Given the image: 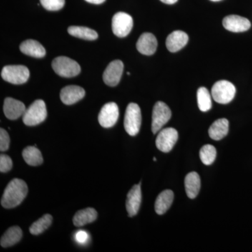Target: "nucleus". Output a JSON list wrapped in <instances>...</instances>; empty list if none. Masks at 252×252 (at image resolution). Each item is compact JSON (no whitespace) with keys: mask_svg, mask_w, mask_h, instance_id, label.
Returning <instances> with one entry per match:
<instances>
[{"mask_svg":"<svg viewBox=\"0 0 252 252\" xmlns=\"http://www.w3.org/2000/svg\"><path fill=\"white\" fill-rule=\"evenodd\" d=\"M28 185L20 179H14L5 189L1 199V206L6 209L17 207L27 196Z\"/></svg>","mask_w":252,"mask_h":252,"instance_id":"1","label":"nucleus"},{"mask_svg":"<svg viewBox=\"0 0 252 252\" xmlns=\"http://www.w3.org/2000/svg\"><path fill=\"white\" fill-rule=\"evenodd\" d=\"M47 117L45 102L42 99L34 101L26 109L23 115V122L28 126L39 125L44 122Z\"/></svg>","mask_w":252,"mask_h":252,"instance_id":"2","label":"nucleus"},{"mask_svg":"<svg viewBox=\"0 0 252 252\" xmlns=\"http://www.w3.org/2000/svg\"><path fill=\"white\" fill-rule=\"evenodd\" d=\"M142 124V113L138 104L130 103L126 108L124 118V127L126 132L130 136H135L139 133Z\"/></svg>","mask_w":252,"mask_h":252,"instance_id":"3","label":"nucleus"},{"mask_svg":"<svg viewBox=\"0 0 252 252\" xmlns=\"http://www.w3.org/2000/svg\"><path fill=\"white\" fill-rule=\"evenodd\" d=\"M52 67L56 74L63 77H76L81 72V67L78 63L66 56L56 58L53 61Z\"/></svg>","mask_w":252,"mask_h":252,"instance_id":"4","label":"nucleus"},{"mask_svg":"<svg viewBox=\"0 0 252 252\" xmlns=\"http://www.w3.org/2000/svg\"><path fill=\"white\" fill-rule=\"evenodd\" d=\"M235 93V86L228 81H219L212 86V97L220 104L229 103L234 98Z\"/></svg>","mask_w":252,"mask_h":252,"instance_id":"5","label":"nucleus"},{"mask_svg":"<svg viewBox=\"0 0 252 252\" xmlns=\"http://www.w3.org/2000/svg\"><path fill=\"white\" fill-rule=\"evenodd\" d=\"M1 76L7 82L20 85L27 82L30 77V71L24 65H6L3 67Z\"/></svg>","mask_w":252,"mask_h":252,"instance_id":"6","label":"nucleus"},{"mask_svg":"<svg viewBox=\"0 0 252 252\" xmlns=\"http://www.w3.org/2000/svg\"><path fill=\"white\" fill-rule=\"evenodd\" d=\"M172 117V112L168 106L162 102H157L154 105L152 113V130L157 134L169 122Z\"/></svg>","mask_w":252,"mask_h":252,"instance_id":"7","label":"nucleus"},{"mask_svg":"<svg viewBox=\"0 0 252 252\" xmlns=\"http://www.w3.org/2000/svg\"><path fill=\"white\" fill-rule=\"evenodd\" d=\"M112 31L118 37H125L130 34L133 27V19L125 12H118L113 16Z\"/></svg>","mask_w":252,"mask_h":252,"instance_id":"8","label":"nucleus"},{"mask_svg":"<svg viewBox=\"0 0 252 252\" xmlns=\"http://www.w3.org/2000/svg\"><path fill=\"white\" fill-rule=\"evenodd\" d=\"M178 140V132L173 127H167L159 131L156 140V145L158 150L168 153Z\"/></svg>","mask_w":252,"mask_h":252,"instance_id":"9","label":"nucleus"},{"mask_svg":"<svg viewBox=\"0 0 252 252\" xmlns=\"http://www.w3.org/2000/svg\"><path fill=\"white\" fill-rule=\"evenodd\" d=\"M119 117V110L115 102H108L104 104L98 115V122L102 127H112L117 124Z\"/></svg>","mask_w":252,"mask_h":252,"instance_id":"10","label":"nucleus"},{"mask_svg":"<svg viewBox=\"0 0 252 252\" xmlns=\"http://www.w3.org/2000/svg\"><path fill=\"white\" fill-rule=\"evenodd\" d=\"M124 67V63L119 60L109 63L103 73L104 82L112 87L117 86L122 77Z\"/></svg>","mask_w":252,"mask_h":252,"instance_id":"11","label":"nucleus"},{"mask_svg":"<svg viewBox=\"0 0 252 252\" xmlns=\"http://www.w3.org/2000/svg\"><path fill=\"white\" fill-rule=\"evenodd\" d=\"M142 203V190L141 183L132 187L127 195L126 207L128 216L132 217L138 213Z\"/></svg>","mask_w":252,"mask_h":252,"instance_id":"12","label":"nucleus"},{"mask_svg":"<svg viewBox=\"0 0 252 252\" xmlns=\"http://www.w3.org/2000/svg\"><path fill=\"white\" fill-rule=\"evenodd\" d=\"M223 26L227 31L233 32H243L251 28V23L248 18L237 15H230L223 18Z\"/></svg>","mask_w":252,"mask_h":252,"instance_id":"13","label":"nucleus"},{"mask_svg":"<svg viewBox=\"0 0 252 252\" xmlns=\"http://www.w3.org/2000/svg\"><path fill=\"white\" fill-rule=\"evenodd\" d=\"M85 94V90L83 88L79 86L71 85L63 88L60 95L63 103L72 105L84 98Z\"/></svg>","mask_w":252,"mask_h":252,"instance_id":"14","label":"nucleus"},{"mask_svg":"<svg viewBox=\"0 0 252 252\" xmlns=\"http://www.w3.org/2000/svg\"><path fill=\"white\" fill-rule=\"evenodd\" d=\"M3 109L4 115L10 120H16L23 116L26 110V106L22 102L12 97H6L4 99Z\"/></svg>","mask_w":252,"mask_h":252,"instance_id":"15","label":"nucleus"},{"mask_svg":"<svg viewBox=\"0 0 252 252\" xmlns=\"http://www.w3.org/2000/svg\"><path fill=\"white\" fill-rule=\"evenodd\" d=\"M158 41L156 36L152 33L142 34L137 42V51L145 56H152L157 51Z\"/></svg>","mask_w":252,"mask_h":252,"instance_id":"16","label":"nucleus"},{"mask_svg":"<svg viewBox=\"0 0 252 252\" xmlns=\"http://www.w3.org/2000/svg\"><path fill=\"white\" fill-rule=\"evenodd\" d=\"M189 41V36L185 32L176 31L172 32L167 37L165 44L167 49L172 53L177 52L183 49Z\"/></svg>","mask_w":252,"mask_h":252,"instance_id":"17","label":"nucleus"},{"mask_svg":"<svg viewBox=\"0 0 252 252\" xmlns=\"http://www.w3.org/2000/svg\"><path fill=\"white\" fill-rule=\"evenodd\" d=\"M20 50L23 54L31 57L41 59L46 55V50L40 43L33 39H28L20 45Z\"/></svg>","mask_w":252,"mask_h":252,"instance_id":"18","label":"nucleus"},{"mask_svg":"<svg viewBox=\"0 0 252 252\" xmlns=\"http://www.w3.org/2000/svg\"><path fill=\"white\" fill-rule=\"evenodd\" d=\"M228 128H229V122L227 119H218L215 121L209 128V135L212 140H221L228 134Z\"/></svg>","mask_w":252,"mask_h":252,"instance_id":"19","label":"nucleus"},{"mask_svg":"<svg viewBox=\"0 0 252 252\" xmlns=\"http://www.w3.org/2000/svg\"><path fill=\"white\" fill-rule=\"evenodd\" d=\"M185 185L187 196L190 199L195 198L198 195L199 191H200V176L197 172H190L186 176Z\"/></svg>","mask_w":252,"mask_h":252,"instance_id":"20","label":"nucleus"},{"mask_svg":"<svg viewBox=\"0 0 252 252\" xmlns=\"http://www.w3.org/2000/svg\"><path fill=\"white\" fill-rule=\"evenodd\" d=\"M174 200V193L171 190H165L159 194L155 202L156 212L163 215L169 210Z\"/></svg>","mask_w":252,"mask_h":252,"instance_id":"21","label":"nucleus"},{"mask_svg":"<svg viewBox=\"0 0 252 252\" xmlns=\"http://www.w3.org/2000/svg\"><path fill=\"white\" fill-rule=\"evenodd\" d=\"M97 217V212L96 210L89 207V208L79 210L75 214L73 218V223L77 227L84 226L94 222Z\"/></svg>","mask_w":252,"mask_h":252,"instance_id":"22","label":"nucleus"},{"mask_svg":"<svg viewBox=\"0 0 252 252\" xmlns=\"http://www.w3.org/2000/svg\"><path fill=\"white\" fill-rule=\"evenodd\" d=\"M23 237V231L18 226H12L5 232L0 244L2 248H9L17 244Z\"/></svg>","mask_w":252,"mask_h":252,"instance_id":"23","label":"nucleus"},{"mask_svg":"<svg viewBox=\"0 0 252 252\" xmlns=\"http://www.w3.org/2000/svg\"><path fill=\"white\" fill-rule=\"evenodd\" d=\"M23 159L26 163L31 166H39L42 164L43 157L40 151L35 147H27L22 153Z\"/></svg>","mask_w":252,"mask_h":252,"instance_id":"24","label":"nucleus"},{"mask_svg":"<svg viewBox=\"0 0 252 252\" xmlns=\"http://www.w3.org/2000/svg\"><path fill=\"white\" fill-rule=\"evenodd\" d=\"M67 31L70 35L85 40H95L98 37L97 32L83 26H70Z\"/></svg>","mask_w":252,"mask_h":252,"instance_id":"25","label":"nucleus"},{"mask_svg":"<svg viewBox=\"0 0 252 252\" xmlns=\"http://www.w3.org/2000/svg\"><path fill=\"white\" fill-rule=\"evenodd\" d=\"M53 221V217L51 215H45L30 227V232L34 235H40L49 228Z\"/></svg>","mask_w":252,"mask_h":252,"instance_id":"26","label":"nucleus"},{"mask_svg":"<svg viewBox=\"0 0 252 252\" xmlns=\"http://www.w3.org/2000/svg\"><path fill=\"white\" fill-rule=\"evenodd\" d=\"M198 105L200 111L208 112L212 108V98L210 92L206 88L200 87L197 92Z\"/></svg>","mask_w":252,"mask_h":252,"instance_id":"27","label":"nucleus"},{"mask_svg":"<svg viewBox=\"0 0 252 252\" xmlns=\"http://www.w3.org/2000/svg\"><path fill=\"white\" fill-rule=\"evenodd\" d=\"M216 157L217 150L214 146L206 144L200 149V160L205 165H212L216 159Z\"/></svg>","mask_w":252,"mask_h":252,"instance_id":"28","label":"nucleus"},{"mask_svg":"<svg viewBox=\"0 0 252 252\" xmlns=\"http://www.w3.org/2000/svg\"><path fill=\"white\" fill-rule=\"evenodd\" d=\"M43 7L48 11H56L63 9L65 0H40Z\"/></svg>","mask_w":252,"mask_h":252,"instance_id":"29","label":"nucleus"},{"mask_svg":"<svg viewBox=\"0 0 252 252\" xmlns=\"http://www.w3.org/2000/svg\"><path fill=\"white\" fill-rule=\"evenodd\" d=\"M13 167L12 160L6 154L0 155V172L2 173L9 172Z\"/></svg>","mask_w":252,"mask_h":252,"instance_id":"30","label":"nucleus"},{"mask_svg":"<svg viewBox=\"0 0 252 252\" xmlns=\"http://www.w3.org/2000/svg\"><path fill=\"white\" fill-rule=\"evenodd\" d=\"M10 137L9 134L4 129H0V151L5 152L9 147Z\"/></svg>","mask_w":252,"mask_h":252,"instance_id":"31","label":"nucleus"},{"mask_svg":"<svg viewBox=\"0 0 252 252\" xmlns=\"http://www.w3.org/2000/svg\"><path fill=\"white\" fill-rule=\"evenodd\" d=\"M75 239L78 243L85 244L89 240V234L84 230H80L76 233Z\"/></svg>","mask_w":252,"mask_h":252,"instance_id":"32","label":"nucleus"},{"mask_svg":"<svg viewBox=\"0 0 252 252\" xmlns=\"http://www.w3.org/2000/svg\"><path fill=\"white\" fill-rule=\"evenodd\" d=\"M87 2L91 3L94 4H100L105 1V0H85Z\"/></svg>","mask_w":252,"mask_h":252,"instance_id":"33","label":"nucleus"},{"mask_svg":"<svg viewBox=\"0 0 252 252\" xmlns=\"http://www.w3.org/2000/svg\"><path fill=\"white\" fill-rule=\"evenodd\" d=\"M162 2L165 3L167 4H175L178 0H160Z\"/></svg>","mask_w":252,"mask_h":252,"instance_id":"34","label":"nucleus"},{"mask_svg":"<svg viewBox=\"0 0 252 252\" xmlns=\"http://www.w3.org/2000/svg\"><path fill=\"white\" fill-rule=\"evenodd\" d=\"M211 1H220V0H211Z\"/></svg>","mask_w":252,"mask_h":252,"instance_id":"35","label":"nucleus"},{"mask_svg":"<svg viewBox=\"0 0 252 252\" xmlns=\"http://www.w3.org/2000/svg\"><path fill=\"white\" fill-rule=\"evenodd\" d=\"M154 161H157V158L155 157L154 158Z\"/></svg>","mask_w":252,"mask_h":252,"instance_id":"36","label":"nucleus"}]
</instances>
